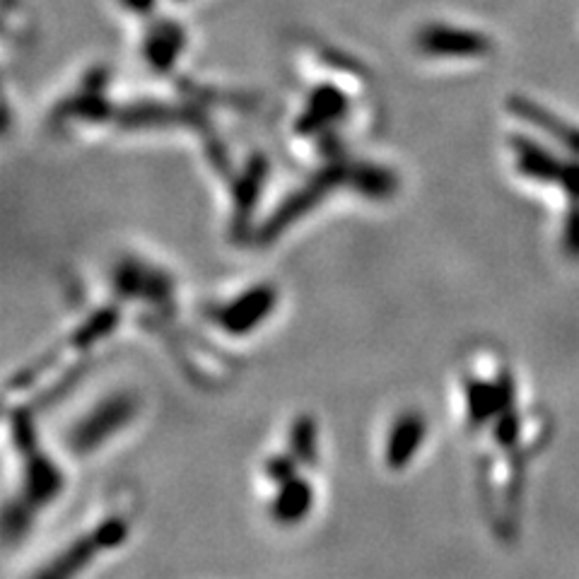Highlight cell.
<instances>
[{
	"instance_id": "cell-12",
	"label": "cell",
	"mask_w": 579,
	"mask_h": 579,
	"mask_svg": "<svg viewBox=\"0 0 579 579\" xmlns=\"http://www.w3.org/2000/svg\"><path fill=\"white\" fill-rule=\"evenodd\" d=\"M186 46V32L184 27L177 25L174 20L160 17V20L150 22L148 32H145L143 42V56L148 66L157 73H169L177 66V58Z\"/></svg>"
},
{
	"instance_id": "cell-9",
	"label": "cell",
	"mask_w": 579,
	"mask_h": 579,
	"mask_svg": "<svg viewBox=\"0 0 579 579\" xmlns=\"http://www.w3.org/2000/svg\"><path fill=\"white\" fill-rule=\"evenodd\" d=\"M114 288H119L124 297H138V300H152L157 304H167L174 292L172 278L167 273L136 259L121 261L114 273Z\"/></svg>"
},
{
	"instance_id": "cell-19",
	"label": "cell",
	"mask_w": 579,
	"mask_h": 579,
	"mask_svg": "<svg viewBox=\"0 0 579 579\" xmlns=\"http://www.w3.org/2000/svg\"><path fill=\"white\" fill-rule=\"evenodd\" d=\"M121 5L136 15H150L152 8H155V0H121Z\"/></svg>"
},
{
	"instance_id": "cell-5",
	"label": "cell",
	"mask_w": 579,
	"mask_h": 579,
	"mask_svg": "<svg viewBox=\"0 0 579 579\" xmlns=\"http://www.w3.org/2000/svg\"><path fill=\"white\" fill-rule=\"evenodd\" d=\"M514 403V377L505 365L493 377H466V418L471 428L495 423Z\"/></svg>"
},
{
	"instance_id": "cell-10",
	"label": "cell",
	"mask_w": 579,
	"mask_h": 579,
	"mask_svg": "<svg viewBox=\"0 0 579 579\" xmlns=\"http://www.w3.org/2000/svg\"><path fill=\"white\" fill-rule=\"evenodd\" d=\"M425 435H428V423H425L423 413L406 411L391 425L389 437H386L384 447V464L391 471H403L418 454L420 444H423Z\"/></svg>"
},
{
	"instance_id": "cell-2",
	"label": "cell",
	"mask_w": 579,
	"mask_h": 579,
	"mask_svg": "<svg viewBox=\"0 0 579 579\" xmlns=\"http://www.w3.org/2000/svg\"><path fill=\"white\" fill-rule=\"evenodd\" d=\"M353 177H355V162H329V165L319 169L314 177H309L307 184H302L300 189L292 191L290 196L280 203L276 213H273L266 225L261 227L259 242H273L285 227L300 220L302 215L309 213L314 206H319L333 189H338V186H350V189H353Z\"/></svg>"
},
{
	"instance_id": "cell-16",
	"label": "cell",
	"mask_w": 579,
	"mask_h": 579,
	"mask_svg": "<svg viewBox=\"0 0 579 579\" xmlns=\"http://www.w3.org/2000/svg\"><path fill=\"white\" fill-rule=\"evenodd\" d=\"M290 454L300 461V466L317 464V423L312 415H300L290 428Z\"/></svg>"
},
{
	"instance_id": "cell-1",
	"label": "cell",
	"mask_w": 579,
	"mask_h": 579,
	"mask_svg": "<svg viewBox=\"0 0 579 579\" xmlns=\"http://www.w3.org/2000/svg\"><path fill=\"white\" fill-rule=\"evenodd\" d=\"M10 425H13L17 449H20L27 459V471H25V502H22V507L17 505V514H5V534L8 536L13 534V529L17 531L25 529L27 524L25 507L37 510V507L54 500L63 488L61 471H58L54 461L37 447V435H34L32 418H29L25 408L10 411Z\"/></svg>"
},
{
	"instance_id": "cell-14",
	"label": "cell",
	"mask_w": 579,
	"mask_h": 579,
	"mask_svg": "<svg viewBox=\"0 0 579 579\" xmlns=\"http://www.w3.org/2000/svg\"><path fill=\"white\" fill-rule=\"evenodd\" d=\"M312 502V483L304 481L302 476H292L290 481L278 485V493L271 502V517L283 526L300 524L309 514V510H312Z\"/></svg>"
},
{
	"instance_id": "cell-13",
	"label": "cell",
	"mask_w": 579,
	"mask_h": 579,
	"mask_svg": "<svg viewBox=\"0 0 579 579\" xmlns=\"http://www.w3.org/2000/svg\"><path fill=\"white\" fill-rule=\"evenodd\" d=\"M507 109H510L517 119L526 121L529 126H534L538 131L548 133V136L558 140L565 150L579 155V128L575 124L563 121L560 116H555L553 111H548L546 107H541L534 99L524 95H512L507 99Z\"/></svg>"
},
{
	"instance_id": "cell-7",
	"label": "cell",
	"mask_w": 579,
	"mask_h": 579,
	"mask_svg": "<svg viewBox=\"0 0 579 579\" xmlns=\"http://www.w3.org/2000/svg\"><path fill=\"white\" fill-rule=\"evenodd\" d=\"M276 302V285L261 283L249 288L247 292H242V295L235 297L232 302L213 309L210 319H213L222 331L230 333V336H244V333L254 331L261 321H266L268 314L276 309Z\"/></svg>"
},
{
	"instance_id": "cell-6",
	"label": "cell",
	"mask_w": 579,
	"mask_h": 579,
	"mask_svg": "<svg viewBox=\"0 0 579 579\" xmlns=\"http://www.w3.org/2000/svg\"><path fill=\"white\" fill-rule=\"evenodd\" d=\"M415 46L420 54L430 58H478L493 51L488 34L466 27L442 25V22L420 27L415 34Z\"/></svg>"
},
{
	"instance_id": "cell-15",
	"label": "cell",
	"mask_w": 579,
	"mask_h": 579,
	"mask_svg": "<svg viewBox=\"0 0 579 579\" xmlns=\"http://www.w3.org/2000/svg\"><path fill=\"white\" fill-rule=\"evenodd\" d=\"M266 174H268V165L263 157H254V160L249 162V167L239 174V179L235 184V210H232V213H235V222H232V227H235L237 235H242V230L247 227L251 213H254L256 203H259L263 184H266Z\"/></svg>"
},
{
	"instance_id": "cell-17",
	"label": "cell",
	"mask_w": 579,
	"mask_h": 579,
	"mask_svg": "<svg viewBox=\"0 0 579 579\" xmlns=\"http://www.w3.org/2000/svg\"><path fill=\"white\" fill-rule=\"evenodd\" d=\"M297 466H300V461H297L290 452L276 454L273 459L266 461V476L271 478L276 485H280V483L290 481L292 476H297Z\"/></svg>"
},
{
	"instance_id": "cell-18",
	"label": "cell",
	"mask_w": 579,
	"mask_h": 579,
	"mask_svg": "<svg viewBox=\"0 0 579 579\" xmlns=\"http://www.w3.org/2000/svg\"><path fill=\"white\" fill-rule=\"evenodd\" d=\"M563 249L572 259H579V203H570L563 222Z\"/></svg>"
},
{
	"instance_id": "cell-8",
	"label": "cell",
	"mask_w": 579,
	"mask_h": 579,
	"mask_svg": "<svg viewBox=\"0 0 579 579\" xmlns=\"http://www.w3.org/2000/svg\"><path fill=\"white\" fill-rule=\"evenodd\" d=\"M350 99L341 87L336 85H319L309 92L307 107L300 114V121L295 124L297 133H309V136L321 138L326 143L329 152L338 148L336 138H333V126L348 114Z\"/></svg>"
},
{
	"instance_id": "cell-11",
	"label": "cell",
	"mask_w": 579,
	"mask_h": 579,
	"mask_svg": "<svg viewBox=\"0 0 579 579\" xmlns=\"http://www.w3.org/2000/svg\"><path fill=\"white\" fill-rule=\"evenodd\" d=\"M512 152H514V165L517 172L524 179L536 181V184H563L567 160L563 157H555L551 150H546L543 145H538L536 140L514 136L512 138Z\"/></svg>"
},
{
	"instance_id": "cell-3",
	"label": "cell",
	"mask_w": 579,
	"mask_h": 579,
	"mask_svg": "<svg viewBox=\"0 0 579 579\" xmlns=\"http://www.w3.org/2000/svg\"><path fill=\"white\" fill-rule=\"evenodd\" d=\"M138 399L131 391H121V394H111L99 406L92 408L75 428L70 430L68 444L75 454H90L102 447L109 437L121 432L136 418Z\"/></svg>"
},
{
	"instance_id": "cell-4",
	"label": "cell",
	"mask_w": 579,
	"mask_h": 579,
	"mask_svg": "<svg viewBox=\"0 0 579 579\" xmlns=\"http://www.w3.org/2000/svg\"><path fill=\"white\" fill-rule=\"evenodd\" d=\"M128 536V522L124 517H109L104 519L97 529L90 534L80 536L73 546H68L49 567H44L39 575L42 577H68L83 570L85 565L92 563L97 553L109 551V548L121 546Z\"/></svg>"
}]
</instances>
